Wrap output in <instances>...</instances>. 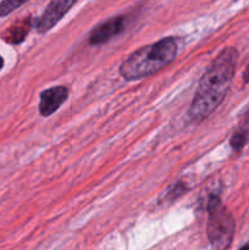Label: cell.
Returning a JSON list of instances; mask_svg holds the SVG:
<instances>
[{"mask_svg": "<svg viewBox=\"0 0 249 250\" xmlns=\"http://www.w3.org/2000/svg\"><path fill=\"white\" fill-rule=\"evenodd\" d=\"M237 59L238 53L236 49L228 46L210 63L200 78L197 92L188 109L190 121L199 124L207 120L220 106L233 80Z\"/></svg>", "mask_w": 249, "mask_h": 250, "instance_id": "cell-1", "label": "cell"}, {"mask_svg": "<svg viewBox=\"0 0 249 250\" xmlns=\"http://www.w3.org/2000/svg\"><path fill=\"white\" fill-rule=\"evenodd\" d=\"M177 51V39L173 37L163 38L150 45L142 46L120 65V75L126 81L149 77L172 62Z\"/></svg>", "mask_w": 249, "mask_h": 250, "instance_id": "cell-2", "label": "cell"}, {"mask_svg": "<svg viewBox=\"0 0 249 250\" xmlns=\"http://www.w3.org/2000/svg\"><path fill=\"white\" fill-rule=\"evenodd\" d=\"M207 236L214 250H227L233 239V216L222 204L219 195H211L208 203Z\"/></svg>", "mask_w": 249, "mask_h": 250, "instance_id": "cell-3", "label": "cell"}, {"mask_svg": "<svg viewBox=\"0 0 249 250\" xmlns=\"http://www.w3.org/2000/svg\"><path fill=\"white\" fill-rule=\"evenodd\" d=\"M78 0H50L46 9L44 10L43 15L37 21V32L45 33V32L50 31L56 23L62 20V17L72 9V6Z\"/></svg>", "mask_w": 249, "mask_h": 250, "instance_id": "cell-4", "label": "cell"}, {"mask_svg": "<svg viewBox=\"0 0 249 250\" xmlns=\"http://www.w3.org/2000/svg\"><path fill=\"white\" fill-rule=\"evenodd\" d=\"M124 16H116L111 17V19L106 20V21L102 22L98 24L89 34V44L92 45H100L110 39L114 38L115 36L121 33L124 31Z\"/></svg>", "mask_w": 249, "mask_h": 250, "instance_id": "cell-5", "label": "cell"}, {"mask_svg": "<svg viewBox=\"0 0 249 250\" xmlns=\"http://www.w3.org/2000/svg\"><path fill=\"white\" fill-rule=\"evenodd\" d=\"M67 97L68 89L65 85H58L43 90L39 99V112L42 116L48 117L53 115L66 102Z\"/></svg>", "mask_w": 249, "mask_h": 250, "instance_id": "cell-6", "label": "cell"}, {"mask_svg": "<svg viewBox=\"0 0 249 250\" xmlns=\"http://www.w3.org/2000/svg\"><path fill=\"white\" fill-rule=\"evenodd\" d=\"M31 16L24 17V19L19 20V21H16L15 23H12L11 26L2 33L1 38L4 39L6 43L16 45V44L22 43V42L24 41V38H26L27 34H28L29 29H31Z\"/></svg>", "mask_w": 249, "mask_h": 250, "instance_id": "cell-7", "label": "cell"}, {"mask_svg": "<svg viewBox=\"0 0 249 250\" xmlns=\"http://www.w3.org/2000/svg\"><path fill=\"white\" fill-rule=\"evenodd\" d=\"M27 1H28V0H2V1L0 2V17L7 16V15L11 14L12 11L19 9L20 6L26 4Z\"/></svg>", "mask_w": 249, "mask_h": 250, "instance_id": "cell-8", "label": "cell"}, {"mask_svg": "<svg viewBox=\"0 0 249 250\" xmlns=\"http://www.w3.org/2000/svg\"><path fill=\"white\" fill-rule=\"evenodd\" d=\"M185 190H186L185 183H181V182L175 183V185H173L172 187L165 193L164 198H165V200H167V202H172V200L177 199L180 195H182L183 193H185Z\"/></svg>", "mask_w": 249, "mask_h": 250, "instance_id": "cell-9", "label": "cell"}, {"mask_svg": "<svg viewBox=\"0 0 249 250\" xmlns=\"http://www.w3.org/2000/svg\"><path fill=\"white\" fill-rule=\"evenodd\" d=\"M246 142H247L246 134L242 133V132H237V133H234L233 136H232L231 146L234 149V150H238V149H241L242 146L246 144Z\"/></svg>", "mask_w": 249, "mask_h": 250, "instance_id": "cell-10", "label": "cell"}, {"mask_svg": "<svg viewBox=\"0 0 249 250\" xmlns=\"http://www.w3.org/2000/svg\"><path fill=\"white\" fill-rule=\"evenodd\" d=\"M243 80H244V82H249V63L248 65H247V67H246V71H244V73H243Z\"/></svg>", "mask_w": 249, "mask_h": 250, "instance_id": "cell-11", "label": "cell"}, {"mask_svg": "<svg viewBox=\"0 0 249 250\" xmlns=\"http://www.w3.org/2000/svg\"><path fill=\"white\" fill-rule=\"evenodd\" d=\"M2 67H4V59H2L1 56H0V71H1Z\"/></svg>", "mask_w": 249, "mask_h": 250, "instance_id": "cell-12", "label": "cell"}, {"mask_svg": "<svg viewBox=\"0 0 249 250\" xmlns=\"http://www.w3.org/2000/svg\"><path fill=\"white\" fill-rule=\"evenodd\" d=\"M239 250H249V243H248V244H246V246L242 247V248L239 249Z\"/></svg>", "mask_w": 249, "mask_h": 250, "instance_id": "cell-13", "label": "cell"}]
</instances>
